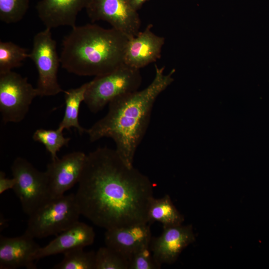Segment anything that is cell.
I'll list each match as a JSON object with an SVG mask.
<instances>
[{
	"mask_svg": "<svg viewBox=\"0 0 269 269\" xmlns=\"http://www.w3.org/2000/svg\"><path fill=\"white\" fill-rule=\"evenodd\" d=\"M78 183L81 214L95 225L108 230L147 223L152 184L116 149L99 147L87 154Z\"/></svg>",
	"mask_w": 269,
	"mask_h": 269,
	"instance_id": "cell-1",
	"label": "cell"
},
{
	"mask_svg": "<svg viewBox=\"0 0 269 269\" xmlns=\"http://www.w3.org/2000/svg\"><path fill=\"white\" fill-rule=\"evenodd\" d=\"M155 70L147 87L114 99L109 104L107 115L86 130L91 142L105 137L112 138L117 153L129 166H134L136 150L148 128L157 98L174 80V69L165 74L164 66L155 65Z\"/></svg>",
	"mask_w": 269,
	"mask_h": 269,
	"instance_id": "cell-2",
	"label": "cell"
},
{
	"mask_svg": "<svg viewBox=\"0 0 269 269\" xmlns=\"http://www.w3.org/2000/svg\"><path fill=\"white\" fill-rule=\"evenodd\" d=\"M128 39L112 27L107 29L94 24L76 25L62 41L61 65L78 76L106 74L124 64Z\"/></svg>",
	"mask_w": 269,
	"mask_h": 269,
	"instance_id": "cell-3",
	"label": "cell"
},
{
	"mask_svg": "<svg viewBox=\"0 0 269 269\" xmlns=\"http://www.w3.org/2000/svg\"><path fill=\"white\" fill-rule=\"evenodd\" d=\"M75 194L52 198L29 216L25 233L33 238L57 235L79 221Z\"/></svg>",
	"mask_w": 269,
	"mask_h": 269,
	"instance_id": "cell-4",
	"label": "cell"
},
{
	"mask_svg": "<svg viewBox=\"0 0 269 269\" xmlns=\"http://www.w3.org/2000/svg\"><path fill=\"white\" fill-rule=\"evenodd\" d=\"M141 82L139 69L123 64L89 82L84 102L91 112L98 113L114 99L138 90Z\"/></svg>",
	"mask_w": 269,
	"mask_h": 269,
	"instance_id": "cell-5",
	"label": "cell"
},
{
	"mask_svg": "<svg viewBox=\"0 0 269 269\" xmlns=\"http://www.w3.org/2000/svg\"><path fill=\"white\" fill-rule=\"evenodd\" d=\"M51 29L46 28L34 35L32 50L29 53V58L37 70L36 88L40 97L55 96L64 91L58 81L60 59Z\"/></svg>",
	"mask_w": 269,
	"mask_h": 269,
	"instance_id": "cell-6",
	"label": "cell"
},
{
	"mask_svg": "<svg viewBox=\"0 0 269 269\" xmlns=\"http://www.w3.org/2000/svg\"><path fill=\"white\" fill-rule=\"evenodd\" d=\"M11 170L16 180L14 192L20 202L23 211L29 216L50 199L45 172L38 170L20 157L14 159Z\"/></svg>",
	"mask_w": 269,
	"mask_h": 269,
	"instance_id": "cell-7",
	"label": "cell"
},
{
	"mask_svg": "<svg viewBox=\"0 0 269 269\" xmlns=\"http://www.w3.org/2000/svg\"><path fill=\"white\" fill-rule=\"evenodd\" d=\"M37 96L27 78L12 71L0 74V112L5 123L22 121Z\"/></svg>",
	"mask_w": 269,
	"mask_h": 269,
	"instance_id": "cell-8",
	"label": "cell"
},
{
	"mask_svg": "<svg viewBox=\"0 0 269 269\" xmlns=\"http://www.w3.org/2000/svg\"><path fill=\"white\" fill-rule=\"evenodd\" d=\"M86 11L92 21H106L129 39L140 31V17L131 0H91Z\"/></svg>",
	"mask_w": 269,
	"mask_h": 269,
	"instance_id": "cell-9",
	"label": "cell"
},
{
	"mask_svg": "<svg viewBox=\"0 0 269 269\" xmlns=\"http://www.w3.org/2000/svg\"><path fill=\"white\" fill-rule=\"evenodd\" d=\"M87 154L74 151L49 163L45 171L50 199L60 197L78 183Z\"/></svg>",
	"mask_w": 269,
	"mask_h": 269,
	"instance_id": "cell-10",
	"label": "cell"
},
{
	"mask_svg": "<svg viewBox=\"0 0 269 269\" xmlns=\"http://www.w3.org/2000/svg\"><path fill=\"white\" fill-rule=\"evenodd\" d=\"M195 240L190 225L165 227L158 237L151 238L150 248L155 261L161 266L175 263L182 251Z\"/></svg>",
	"mask_w": 269,
	"mask_h": 269,
	"instance_id": "cell-11",
	"label": "cell"
},
{
	"mask_svg": "<svg viewBox=\"0 0 269 269\" xmlns=\"http://www.w3.org/2000/svg\"><path fill=\"white\" fill-rule=\"evenodd\" d=\"M152 26L148 24L143 31L128 39L124 55L125 64L140 69L160 58L165 39L151 31Z\"/></svg>",
	"mask_w": 269,
	"mask_h": 269,
	"instance_id": "cell-12",
	"label": "cell"
},
{
	"mask_svg": "<svg viewBox=\"0 0 269 269\" xmlns=\"http://www.w3.org/2000/svg\"><path fill=\"white\" fill-rule=\"evenodd\" d=\"M34 238L24 233L22 235L8 238L0 237V269H36L34 263L40 247Z\"/></svg>",
	"mask_w": 269,
	"mask_h": 269,
	"instance_id": "cell-13",
	"label": "cell"
},
{
	"mask_svg": "<svg viewBox=\"0 0 269 269\" xmlns=\"http://www.w3.org/2000/svg\"><path fill=\"white\" fill-rule=\"evenodd\" d=\"M150 226L146 223L106 230V246L120 253L129 262L139 250L150 245L152 238Z\"/></svg>",
	"mask_w": 269,
	"mask_h": 269,
	"instance_id": "cell-14",
	"label": "cell"
},
{
	"mask_svg": "<svg viewBox=\"0 0 269 269\" xmlns=\"http://www.w3.org/2000/svg\"><path fill=\"white\" fill-rule=\"evenodd\" d=\"M91 0H40L36 9L40 19L50 29L76 26L78 13L86 9Z\"/></svg>",
	"mask_w": 269,
	"mask_h": 269,
	"instance_id": "cell-15",
	"label": "cell"
},
{
	"mask_svg": "<svg viewBox=\"0 0 269 269\" xmlns=\"http://www.w3.org/2000/svg\"><path fill=\"white\" fill-rule=\"evenodd\" d=\"M93 228L79 221L62 232L47 245L40 247L35 257L36 261L40 259L70 250L84 248L92 245L95 240Z\"/></svg>",
	"mask_w": 269,
	"mask_h": 269,
	"instance_id": "cell-16",
	"label": "cell"
},
{
	"mask_svg": "<svg viewBox=\"0 0 269 269\" xmlns=\"http://www.w3.org/2000/svg\"><path fill=\"white\" fill-rule=\"evenodd\" d=\"M147 220L150 225L158 222L165 227L182 225L184 218L173 204L170 196L166 194L160 198L152 199L148 209Z\"/></svg>",
	"mask_w": 269,
	"mask_h": 269,
	"instance_id": "cell-17",
	"label": "cell"
},
{
	"mask_svg": "<svg viewBox=\"0 0 269 269\" xmlns=\"http://www.w3.org/2000/svg\"><path fill=\"white\" fill-rule=\"evenodd\" d=\"M88 86V82L78 88L64 91L65 109L63 119L58 128L63 131L74 128L80 135L86 132L79 124V113L81 104L84 101Z\"/></svg>",
	"mask_w": 269,
	"mask_h": 269,
	"instance_id": "cell-18",
	"label": "cell"
},
{
	"mask_svg": "<svg viewBox=\"0 0 269 269\" xmlns=\"http://www.w3.org/2000/svg\"><path fill=\"white\" fill-rule=\"evenodd\" d=\"M27 58L29 53L26 49L11 41L0 42V74L20 66Z\"/></svg>",
	"mask_w": 269,
	"mask_h": 269,
	"instance_id": "cell-19",
	"label": "cell"
},
{
	"mask_svg": "<svg viewBox=\"0 0 269 269\" xmlns=\"http://www.w3.org/2000/svg\"><path fill=\"white\" fill-rule=\"evenodd\" d=\"M77 248L64 253L63 260L53 268L55 269H95L94 251L85 252Z\"/></svg>",
	"mask_w": 269,
	"mask_h": 269,
	"instance_id": "cell-20",
	"label": "cell"
},
{
	"mask_svg": "<svg viewBox=\"0 0 269 269\" xmlns=\"http://www.w3.org/2000/svg\"><path fill=\"white\" fill-rule=\"evenodd\" d=\"M63 131L59 128L56 130L39 129L36 130L33 134V139L44 145L50 154L52 160L58 158L57 152L63 146H67L70 140V138L64 137Z\"/></svg>",
	"mask_w": 269,
	"mask_h": 269,
	"instance_id": "cell-21",
	"label": "cell"
},
{
	"mask_svg": "<svg viewBox=\"0 0 269 269\" xmlns=\"http://www.w3.org/2000/svg\"><path fill=\"white\" fill-rule=\"evenodd\" d=\"M95 269H129V262L120 253L106 246L96 252Z\"/></svg>",
	"mask_w": 269,
	"mask_h": 269,
	"instance_id": "cell-22",
	"label": "cell"
},
{
	"mask_svg": "<svg viewBox=\"0 0 269 269\" xmlns=\"http://www.w3.org/2000/svg\"><path fill=\"white\" fill-rule=\"evenodd\" d=\"M29 7V0H0V19L6 23L21 20Z\"/></svg>",
	"mask_w": 269,
	"mask_h": 269,
	"instance_id": "cell-23",
	"label": "cell"
},
{
	"mask_svg": "<svg viewBox=\"0 0 269 269\" xmlns=\"http://www.w3.org/2000/svg\"><path fill=\"white\" fill-rule=\"evenodd\" d=\"M161 267L154 259L150 245L139 250L129 261V269H158Z\"/></svg>",
	"mask_w": 269,
	"mask_h": 269,
	"instance_id": "cell-24",
	"label": "cell"
},
{
	"mask_svg": "<svg viewBox=\"0 0 269 269\" xmlns=\"http://www.w3.org/2000/svg\"><path fill=\"white\" fill-rule=\"evenodd\" d=\"M16 180L14 178H7L4 172L0 171V194L9 189H13Z\"/></svg>",
	"mask_w": 269,
	"mask_h": 269,
	"instance_id": "cell-25",
	"label": "cell"
},
{
	"mask_svg": "<svg viewBox=\"0 0 269 269\" xmlns=\"http://www.w3.org/2000/svg\"><path fill=\"white\" fill-rule=\"evenodd\" d=\"M147 0H131V4L134 10L138 11Z\"/></svg>",
	"mask_w": 269,
	"mask_h": 269,
	"instance_id": "cell-26",
	"label": "cell"
}]
</instances>
